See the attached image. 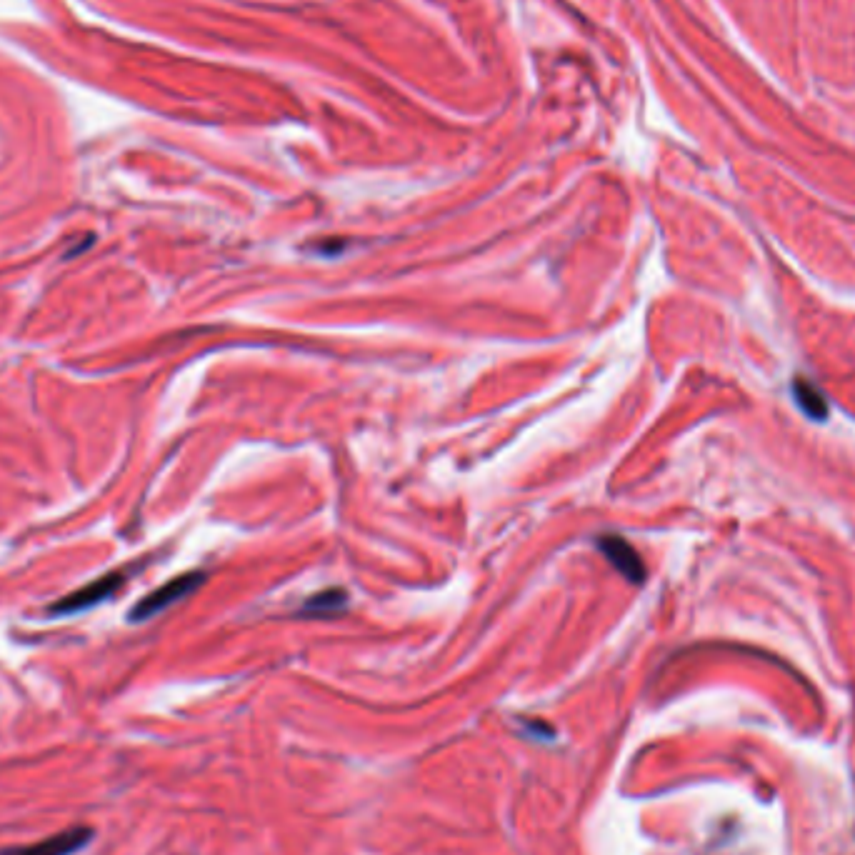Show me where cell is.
Wrapping results in <instances>:
<instances>
[{
    "label": "cell",
    "instance_id": "obj_1",
    "mask_svg": "<svg viewBox=\"0 0 855 855\" xmlns=\"http://www.w3.org/2000/svg\"><path fill=\"white\" fill-rule=\"evenodd\" d=\"M128 575H130L128 570H113V573L100 575L98 580L83 585V588H78L75 593L65 595L63 600H58L55 605H50V613L53 615H73V613H83V610L95 608V605H100V603H105L108 598H113V595L120 590V585L128 580Z\"/></svg>",
    "mask_w": 855,
    "mask_h": 855
},
{
    "label": "cell",
    "instance_id": "obj_2",
    "mask_svg": "<svg viewBox=\"0 0 855 855\" xmlns=\"http://www.w3.org/2000/svg\"><path fill=\"white\" fill-rule=\"evenodd\" d=\"M203 578V573H183L178 575V578L168 580V583L160 585L158 590H153V593H148L143 600H138V603L133 605L130 620H148L153 618V615L163 613L165 608H170L173 603L183 600L185 595L193 593V590L203 583Z\"/></svg>",
    "mask_w": 855,
    "mask_h": 855
},
{
    "label": "cell",
    "instance_id": "obj_3",
    "mask_svg": "<svg viewBox=\"0 0 855 855\" xmlns=\"http://www.w3.org/2000/svg\"><path fill=\"white\" fill-rule=\"evenodd\" d=\"M90 840H93V830L78 825V828L60 830V833L50 835L48 840H40V843L3 848L0 855H73L83 850Z\"/></svg>",
    "mask_w": 855,
    "mask_h": 855
},
{
    "label": "cell",
    "instance_id": "obj_4",
    "mask_svg": "<svg viewBox=\"0 0 855 855\" xmlns=\"http://www.w3.org/2000/svg\"><path fill=\"white\" fill-rule=\"evenodd\" d=\"M598 548L610 560V565L618 573H623L630 583H643L645 565L628 540H623L620 535H603V538H598Z\"/></svg>",
    "mask_w": 855,
    "mask_h": 855
},
{
    "label": "cell",
    "instance_id": "obj_5",
    "mask_svg": "<svg viewBox=\"0 0 855 855\" xmlns=\"http://www.w3.org/2000/svg\"><path fill=\"white\" fill-rule=\"evenodd\" d=\"M793 395H795V403L800 405V410H803V413H808L810 418L823 420L825 415H828V400H825V395L820 393V390L815 388L813 383H808L805 378L795 380Z\"/></svg>",
    "mask_w": 855,
    "mask_h": 855
},
{
    "label": "cell",
    "instance_id": "obj_6",
    "mask_svg": "<svg viewBox=\"0 0 855 855\" xmlns=\"http://www.w3.org/2000/svg\"><path fill=\"white\" fill-rule=\"evenodd\" d=\"M345 600H348V595L343 593V590H323V593L313 595V598L305 603V613H333V610H340L345 605Z\"/></svg>",
    "mask_w": 855,
    "mask_h": 855
}]
</instances>
